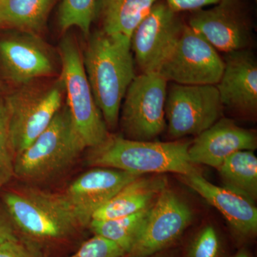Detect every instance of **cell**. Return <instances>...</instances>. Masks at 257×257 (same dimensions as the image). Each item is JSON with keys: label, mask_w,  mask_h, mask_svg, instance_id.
<instances>
[{"label": "cell", "mask_w": 257, "mask_h": 257, "mask_svg": "<svg viewBox=\"0 0 257 257\" xmlns=\"http://www.w3.org/2000/svg\"><path fill=\"white\" fill-rule=\"evenodd\" d=\"M158 0H98L96 18L108 35L131 39L135 29Z\"/></svg>", "instance_id": "d6986e66"}, {"label": "cell", "mask_w": 257, "mask_h": 257, "mask_svg": "<svg viewBox=\"0 0 257 257\" xmlns=\"http://www.w3.org/2000/svg\"><path fill=\"white\" fill-rule=\"evenodd\" d=\"M0 257H40L28 242L21 240L0 243Z\"/></svg>", "instance_id": "4316f807"}, {"label": "cell", "mask_w": 257, "mask_h": 257, "mask_svg": "<svg viewBox=\"0 0 257 257\" xmlns=\"http://www.w3.org/2000/svg\"><path fill=\"white\" fill-rule=\"evenodd\" d=\"M224 71L216 84L224 107L246 116L257 110V61L249 49L226 53Z\"/></svg>", "instance_id": "9a60e30c"}, {"label": "cell", "mask_w": 257, "mask_h": 257, "mask_svg": "<svg viewBox=\"0 0 257 257\" xmlns=\"http://www.w3.org/2000/svg\"><path fill=\"white\" fill-rule=\"evenodd\" d=\"M3 202L17 232L30 241L65 239L82 227L64 193L23 189L5 193Z\"/></svg>", "instance_id": "3957f363"}, {"label": "cell", "mask_w": 257, "mask_h": 257, "mask_svg": "<svg viewBox=\"0 0 257 257\" xmlns=\"http://www.w3.org/2000/svg\"><path fill=\"white\" fill-rule=\"evenodd\" d=\"M192 13L188 25L216 50L229 53L252 44L254 25L248 0H220L213 8Z\"/></svg>", "instance_id": "30bf717a"}, {"label": "cell", "mask_w": 257, "mask_h": 257, "mask_svg": "<svg viewBox=\"0 0 257 257\" xmlns=\"http://www.w3.org/2000/svg\"><path fill=\"white\" fill-rule=\"evenodd\" d=\"M61 79L74 126L86 148L101 145L109 136L102 114L96 105L89 86L79 47L71 37L60 45Z\"/></svg>", "instance_id": "5b68a950"}, {"label": "cell", "mask_w": 257, "mask_h": 257, "mask_svg": "<svg viewBox=\"0 0 257 257\" xmlns=\"http://www.w3.org/2000/svg\"><path fill=\"white\" fill-rule=\"evenodd\" d=\"M54 0H0V28L41 31Z\"/></svg>", "instance_id": "44dd1931"}, {"label": "cell", "mask_w": 257, "mask_h": 257, "mask_svg": "<svg viewBox=\"0 0 257 257\" xmlns=\"http://www.w3.org/2000/svg\"><path fill=\"white\" fill-rule=\"evenodd\" d=\"M181 177L184 183L224 216L238 239L247 241L256 236L257 209L254 203L224 187L211 183L200 172Z\"/></svg>", "instance_id": "e0dca14e"}, {"label": "cell", "mask_w": 257, "mask_h": 257, "mask_svg": "<svg viewBox=\"0 0 257 257\" xmlns=\"http://www.w3.org/2000/svg\"><path fill=\"white\" fill-rule=\"evenodd\" d=\"M150 208L131 215L116 219L92 220L88 226L94 235L116 243L126 255L141 231Z\"/></svg>", "instance_id": "7402d4cb"}, {"label": "cell", "mask_w": 257, "mask_h": 257, "mask_svg": "<svg viewBox=\"0 0 257 257\" xmlns=\"http://www.w3.org/2000/svg\"><path fill=\"white\" fill-rule=\"evenodd\" d=\"M172 10L177 13L197 11L208 5H216L220 0H165Z\"/></svg>", "instance_id": "83f0119b"}, {"label": "cell", "mask_w": 257, "mask_h": 257, "mask_svg": "<svg viewBox=\"0 0 257 257\" xmlns=\"http://www.w3.org/2000/svg\"><path fill=\"white\" fill-rule=\"evenodd\" d=\"M149 257H169V256H160V255H159V253H156V254L152 255V256H149Z\"/></svg>", "instance_id": "4dcf8cb0"}, {"label": "cell", "mask_w": 257, "mask_h": 257, "mask_svg": "<svg viewBox=\"0 0 257 257\" xmlns=\"http://www.w3.org/2000/svg\"><path fill=\"white\" fill-rule=\"evenodd\" d=\"M64 92L61 78L47 89H26L12 93L4 101L15 157L48 126L62 105Z\"/></svg>", "instance_id": "ba28073f"}, {"label": "cell", "mask_w": 257, "mask_h": 257, "mask_svg": "<svg viewBox=\"0 0 257 257\" xmlns=\"http://www.w3.org/2000/svg\"><path fill=\"white\" fill-rule=\"evenodd\" d=\"M94 100L106 126L116 127L121 104L135 77L130 39L94 32L82 58Z\"/></svg>", "instance_id": "6da1fadb"}, {"label": "cell", "mask_w": 257, "mask_h": 257, "mask_svg": "<svg viewBox=\"0 0 257 257\" xmlns=\"http://www.w3.org/2000/svg\"><path fill=\"white\" fill-rule=\"evenodd\" d=\"M230 257H252V256L250 254L247 250L241 248L237 252L235 253L234 255Z\"/></svg>", "instance_id": "f546056e"}, {"label": "cell", "mask_w": 257, "mask_h": 257, "mask_svg": "<svg viewBox=\"0 0 257 257\" xmlns=\"http://www.w3.org/2000/svg\"><path fill=\"white\" fill-rule=\"evenodd\" d=\"M15 162L8 109L4 99H0V192L15 176Z\"/></svg>", "instance_id": "cb8c5ba5"}, {"label": "cell", "mask_w": 257, "mask_h": 257, "mask_svg": "<svg viewBox=\"0 0 257 257\" xmlns=\"http://www.w3.org/2000/svg\"><path fill=\"white\" fill-rule=\"evenodd\" d=\"M189 142H143L110 135L91 148L88 165L115 169L139 176L166 172L187 175L199 172L189 158Z\"/></svg>", "instance_id": "7a4b0ae2"}, {"label": "cell", "mask_w": 257, "mask_h": 257, "mask_svg": "<svg viewBox=\"0 0 257 257\" xmlns=\"http://www.w3.org/2000/svg\"><path fill=\"white\" fill-rule=\"evenodd\" d=\"M167 81L158 72L135 76L121 105V124L126 138L152 141L167 126Z\"/></svg>", "instance_id": "52a82bcc"}, {"label": "cell", "mask_w": 257, "mask_h": 257, "mask_svg": "<svg viewBox=\"0 0 257 257\" xmlns=\"http://www.w3.org/2000/svg\"><path fill=\"white\" fill-rule=\"evenodd\" d=\"M167 187L166 178L161 176L137 177L99 208L91 221L109 220L145 210Z\"/></svg>", "instance_id": "ac0fdd59"}, {"label": "cell", "mask_w": 257, "mask_h": 257, "mask_svg": "<svg viewBox=\"0 0 257 257\" xmlns=\"http://www.w3.org/2000/svg\"><path fill=\"white\" fill-rule=\"evenodd\" d=\"M225 188L252 203L257 199V158L254 151L235 152L217 169Z\"/></svg>", "instance_id": "ffe728a7"}, {"label": "cell", "mask_w": 257, "mask_h": 257, "mask_svg": "<svg viewBox=\"0 0 257 257\" xmlns=\"http://www.w3.org/2000/svg\"><path fill=\"white\" fill-rule=\"evenodd\" d=\"M217 50L189 25L183 28L157 72L184 85H216L224 71Z\"/></svg>", "instance_id": "8992f818"}, {"label": "cell", "mask_w": 257, "mask_h": 257, "mask_svg": "<svg viewBox=\"0 0 257 257\" xmlns=\"http://www.w3.org/2000/svg\"><path fill=\"white\" fill-rule=\"evenodd\" d=\"M20 239L18 232L7 214L0 211V243Z\"/></svg>", "instance_id": "f1b7e54d"}, {"label": "cell", "mask_w": 257, "mask_h": 257, "mask_svg": "<svg viewBox=\"0 0 257 257\" xmlns=\"http://www.w3.org/2000/svg\"><path fill=\"white\" fill-rule=\"evenodd\" d=\"M125 255L124 251L116 243L94 235L69 257H125Z\"/></svg>", "instance_id": "484cf974"}, {"label": "cell", "mask_w": 257, "mask_h": 257, "mask_svg": "<svg viewBox=\"0 0 257 257\" xmlns=\"http://www.w3.org/2000/svg\"><path fill=\"white\" fill-rule=\"evenodd\" d=\"M257 138L253 131L238 126L233 120L221 118L197 135L189 145V158L196 165L217 170L231 155L243 150L254 151Z\"/></svg>", "instance_id": "2e32d148"}, {"label": "cell", "mask_w": 257, "mask_h": 257, "mask_svg": "<svg viewBox=\"0 0 257 257\" xmlns=\"http://www.w3.org/2000/svg\"><path fill=\"white\" fill-rule=\"evenodd\" d=\"M165 0H158L130 39L131 50L143 73L157 72L180 35L184 24Z\"/></svg>", "instance_id": "7c38bea8"}, {"label": "cell", "mask_w": 257, "mask_h": 257, "mask_svg": "<svg viewBox=\"0 0 257 257\" xmlns=\"http://www.w3.org/2000/svg\"><path fill=\"white\" fill-rule=\"evenodd\" d=\"M86 149L67 105L62 106L48 126L15 157V176L41 182L72 165Z\"/></svg>", "instance_id": "277c9868"}, {"label": "cell", "mask_w": 257, "mask_h": 257, "mask_svg": "<svg viewBox=\"0 0 257 257\" xmlns=\"http://www.w3.org/2000/svg\"><path fill=\"white\" fill-rule=\"evenodd\" d=\"M0 64L7 78L18 85H26L55 70L45 44L35 34L26 32L0 40Z\"/></svg>", "instance_id": "5bb4252c"}, {"label": "cell", "mask_w": 257, "mask_h": 257, "mask_svg": "<svg viewBox=\"0 0 257 257\" xmlns=\"http://www.w3.org/2000/svg\"><path fill=\"white\" fill-rule=\"evenodd\" d=\"M98 0H62L59 11V25L63 31L73 27L89 35L96 18Z\"/></svg>", "instance_id": "603a6c76"}, {"label": "cell", "mask_w": 257, "mask_h": 257, "mask_svg": "<svg viewBox=\"0 0 257 257\" xmlns=\"http://www.w3.org/2000/svg\"><path fill=\"white\" fill-rule=\"evenodd\" d=\"M223 109L216 85L173 83L167 87L165 102L169 135L175 139L197 137L221 119Z\"/></svg>", "instance_id": "9c48e42d"}, {"label": "cell", "mask_w": 257, "mask_h": 257, "mask_svg": "<svg viewBox=\"0 0 257 257\" xmlns=\"http://www.w3.org/2000/svg\"><path fill=\"white\" fill-rule=\"evenodd\" d=\"M138 177L115 169L96 167L79 176L64 194L81 226L84 227L89 226L99 208Z\"/></svg>", "instance_id": "4fadbf2b"}, {"label": "cell", "mask_w": 257, "mask_h": 257, "mask_svg": "<svg viewBox=\"0 0 257 257\" xmlns=\"http://www.w3.org/2000/svg\"><path fill=\"white\" fill-rule=\"evenodd\" d=\"M192 211L172 189H163L149 209L141 231L125 257H149L175 242L192 223Z\"/></svg>", "instance_id": "8fae6325"}, {"label": "cell", "mask_w": 257, "mask_h": 257, "mask_svg": "<svg viewBox=\"0 0 257 257\" xmlns=\"http://www.w3.org/2000/svg\"><path fill=\"white\" fill-rule=\"evenodd\" d=\"M220 236L214 226L199 230L189 243L186 257H222Z\"/></svg>", "instance_id": "d4e9b609"}]
</instances>
